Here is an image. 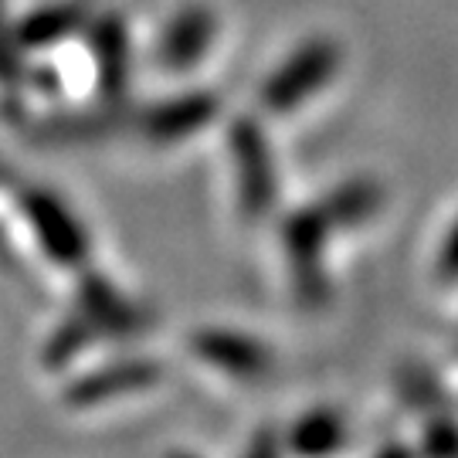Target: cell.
Segmentation results:
<instances>
[{
  "label": "cell",
  "instance_id": "obj_8",
  "mask_svg": "<svg viewBox=\"0 0 458 458\" xmlns=\"http://www.w3.org/2000/svg\"><path fill=\"white\" fill-rule=\"evenodd\" d=\"M160 380V367L149 360H123L113 363L98 374L79 380L72 391H68V401L79 404V408H89V404H98L106 397H115V394H132V391H147Z\"/></svg>",
  "mask_w": 458,
  "mask_h": 458
},
{
  "label": "cell",
  "instance_id": "obj_7",
  "mask_svg": "<svg viewBox=\"0 0 458 458\" xmlns=\"http://www.w3.org/2000/svg\"><path fill=\"white\" fill-rule=\"evenodd\" d=\"M28 214H31L41 245L48 248L55 259H62V262L85 259V231L79 228V221L72 217V211L62 200H55L48 194H31L28 197Z\"/></svg>",
  "mask_w": 458,
  "mask_h": 458
},
{
  "label": "cell",
  "instance_id": "obj_9",
  "mask_svg": "<svg viewBox=\"0 0 458 458\" xmlns=\"http://www.w3.org/2000/svg\"><path fill=\"white\" fill-rule=\"evenodd\" d=\"M344 442L346 421L344 414L333 408H316L310 414H302L289 435V445L302 455H327V452H336Z\"/></svg>",
  "mask_w": 458,
  "mask_h": 458
},
{
  "label": "cell",
  "instance_id": "obj_2",
  "mask_svg": "<svg viewBox=\"0 0 458 458\" xmlns=\"http://www.w3.org/2000/svg\"><path fill=\"white\" fill-rule=\"evenodd\" d=\"M333 231L340 225L329 217L323 200H316L310 208H302L285 221V255H289V268H293L295 289L306 302H323L327 299V268H323V251Z\"/></svg>",
  "mask_w": 458,
  "mask_h": 458
},
{
  "label": "cell",
  "instance_id": "obj_4",
  "mask_svg": "<svg viewBox=\"0 0 458 458\" xmlns=\"http://www.w3.org/2000/svg\"><path fill=\"white\" fill-rule=\"evenodd\" d=\"M194 353L204 363L238 377V380H259L272 370L268 346L245 336V333H234V329H200V333H194Z\"/></svg>",
  "mask_w": 458,
  "mask_h": 458
},
{
  "label": "cell",
  "instance_id": "obj_10",
  "mask_svg": "<svg viewBox=\"0 0 458 458\" xmlns=\"http://www.w3.org/2000/svg\"><path fill=\"white\" fill-rule=\"evenodd\" d=\"M85 21V11L79 4H62V7H45L34 17L24 21L21 28V41L31 45V48H45L51 41H62L68 34L75 31Z\"/></svg>",
  "mask_w": 458,
  "mask_h": 458
},
{
  "label": "cell",
  "instance_id": "obj_1",
  "mask_svg": "<svg viewBox=\"0 0 458 458\" xmlns=\"http://www.w3.org/2000/svg\"><path fill=\"white\" fill-rule=\"evenodd\" d=\"M340 62H344V48L333 38H312L295 55H289L276 68V75L262 85V106L276 115L295 113L306 98L333 82Z\"/></svg>",
  "mask_w": 458,
  "mask_h": 458
},
{
  "label": "cell",
  "instance_id": "obj_3",
  "mask_svg": "<svg viewBox=\"0 0 458 458\" xmlns=\"http://www.w3.org/2000/svg\"><path fill=\"white\" fill-rule=\"evenodd\" d=\"M231 153H234L242 204L259 217L268 204H276L278 187L272 153H268V143H265V136L259 132L255 123H238L231 130Z\"/></svg>",
  "mask_w": 458,
  "mask_h": 458
},
{
  "label": "cell",
  "instance_id": "obj_6",
  "mask_svg": "<svg viewBox=\"0 0 458 458\" xmlns=\"http://www.w3.org/2000/svg\"><path fill=\"white\" fill-rule=\"evenodd\" d=\"M214 115V98L204 92H191V96H177L170 102H160L143 113L140 130L153 143H177L197 132L204 123H211Z\"/></svg>",
  "mask_w": 458,
  "mask_h": 458
},
{
  "label": "cell",
  "instance_id": "obj_12",
  "mask_svg": "<svg viewBox=\"0 0 458 458\" xmlns=\"http://www.w3.org/2000/svg\"><path fill=\"white\" fill-rule=\"evenodd\" d=\"M428 452H435V455H455L458 452V428L452 421H435L431 431H428V442H425Z\"/></svg>",
  "mask_w": 458,
  "mask_h": 458
},
{
  "label": "cell",
  "instance_id": "obj_11",
  "mask_svg": "<svg viewBox=\"0 0 458 458\" xmlns=\"http://www.w3.org/2000/svg\"><path fill=\"white\" fill-rule=\"evenodd\" d=\"M96 55L98 65H102V82L109 92L123 89L126 79V65H130V55H126V34L119 28V21H102L96 31Z\"/></svg>",
  "mask_w": 458,
  "mask_h": 458
},
{
  "label": "cell",
  "instance_id": "obj_13",
  "mask_svg": "<svg viewBox=\"0 0 458 458\" xmlns=\"http://www.w3.org/2000/svg\"><path fill=\"white\" fill-rule=\"evenodd\" d=\"M438 276L448 278V282L458 278V221L448 228L445 245H442V251H438Z\"/></svg>",
  "mask_w": 458,
  "mask_h": 458
},
{
  "label": "cell",
  "instance_id": "obj_5",
  "mask_svg": "<svg viewBox=\"0 0 458 458\" xmlns=\"http://www.w3.org/2000/svg\"><path fill=\"white\" fill-rule=\"evenodd\" d=\"M214 34H217V17L208 7H200V4L183 7L181 14L170 17V24L157 41V62L170 72H187L208 55Z\"/></svg>",
  "mask_w": 458,
  "mask_h": 458
}]
</instances>
